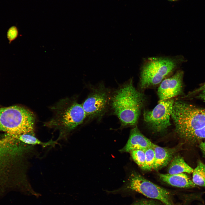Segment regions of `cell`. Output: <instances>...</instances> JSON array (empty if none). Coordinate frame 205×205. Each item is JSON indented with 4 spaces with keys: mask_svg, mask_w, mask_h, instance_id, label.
<instances>
[{
    "mask_svg": "<svg viewBox=\"0 0 205 205\" xmlns=\"http://www.w3.org/2000/svg\"><path fill=\"white\" fill-rule=\"evenodd\" d=\"M25 147L16 137L7 134L0 138V192L11 190L20 178L17 169Z\"/></svg>",
    "mask_w": 205,
    "mask_h": 205,
    "instance_id": "1",
    "label": "cell"
},
{
    "mask_svg": "<svg viewBox=\"0 0 205 205\" xmlns=\"http://www.w3.org/2000/svg\"><path fill=\"white\" fill-rule=\"evenodd\" d=\"M145 97L133 86L132 80L122 85L112 94L110 105L122 126L137 124Z\"/></svg>",
    "mask_w": 205,
    "mask_h": 205,
    "instance_id": "2",
    "label": "cell"
},
{
    "mask_svg": "<svg viewBox=\"0 0 205 205\" xmlns=\"http://www.w3.org/2000/svg\"><path fill=\"white\" fill-rule=\"evenodd\" d=\"M52 109L54 116L45 125L59 130L57 142L66 139L69 133L82 123L87 117L82 104L69 99L60 100Z\"/></svg>",
    "mask_w": 205,
    "mask_h": 205,
    "instance_id": "3",
    "label": "cell"
},
{
    "mask_svg": "<svg viewBox=\"0 0 205 205\" xmlns=\"http://www.w3.org/2000/svg\"><path fill=\"white\" fill-rule=\"evenodd\" d=\"M171 116L176 133L183 139L190 133L205 129V108L177 101L174 103Z\"/></svg>",
    "mask_w": 205,
    "mask_h": 205,
    "instance_id": "4",
    "label": "cell"
},
{
    "mask_svg": "<svg viewBox=\"0 0 205 205\" xmlns=\"http://www.w3.org/2000/svg\"><path fill=\"white\" fill-rule=\"evenodd\" d=\"M184 61L181 56L147 58L141 68L140 87L144 89L159 84Z\"/></svg>",
    "mask_w": 205,
    "mask_h": 205,
    "instance_id": "5",
    "label": "cell"
},
{
    "mask_svg": "<svg viewBox=\"0 0 205 205\" xmlns=\"http://www.w3.org/2000/svg\"><path fill=\"white\" fill-rule=\"evenodd\" d=\"M35 117L32 112L15 105L0 108V131L18 136L34 134Z\"/></svg>",
    "mask_w": 205,
    "mask_h": 205,
    "instance_id": "6",
    "label": "cell"
},
{
    "mask_svg": "<svg viewBox=\"0 0 205 205\" xmlns=\"http://www.w3.org/2000/svg\"><path fill=\"white\" fill-rule=\"evenodd\" d=\"M127 187L147 198L160 201L165 205H175L169 192L138 173L131 174Z\"/></svg>",
    "mask_w": 205,
    "mask_h": 205,
    "instance_id": "7",
    "label": "cell"
},
{
    "mask_svg": "<svg viewBox=\"0 0 205 205\" xmlns=\"http://www.w3.org/2000/svg\"><path fill=\"white\" fill-rule=\"evenodd\" d=\"M111 96L110 90L102 85L93 89L81 104L87 117L102 116L110 105Z\"/></svg>",
    "mask_w": 205,
    "mask_h": 205,
    "instance_id": "8",
    "label": "cell"
},
{
    "mask_svg": "<svg viewBox=\"0 0 205 205\" xmlns=\"http://www.w3.org/2000/svg\"><path fill=\"white\" fill-rule=\"evenodd\" d=\"M174 102L172 99L159 101L153 110L144 111L145 121L154 131L164 132L171 125L170 119Z\"/></svg>",
    "mask_w": 205,
    "mask_h": 205,
    "instance_id": "9",
    "label": "cell"
},
{
    "mask_svg": "<svg viewBox=\"0 0 205 205\" xmlns=\"http://www.w3.org/2000/svg\"><path fill=\"white\" fill-rule=\"evenodd\" d=\"M183 71H177L171 77L163 80L157 91L159 101L166 100L182 93Z\"/></svg>",
    "mask_w": 205,
    "mask_h": 205,
    "instance_id": "10",
    "label": "cell"
},
{
    "mask_svg": "<svg viewBox=\"0 0 205 205\" xmlns=\"http://www.w3.org/2000/svg\"><path fill=\"white\" fill-rule=\"evenodd\" d=\"M153 143L144 136L137 126L130 131L129 138L125 145L120 150L121 152H130L136 149L145 150L152 147Z\"/></svg>",
    "mask_w": 205,
    "mask_h": 205,
    "instance_id": "11",
    "label": "cell"
},
{
    "mask_svg": "<svg viewBox=\"0 0 205 205\" xmlns=\"http://www.w3.org/2000/svg\"><path fill=\"white\" fill-rule=\"evenodd\" d=\"M159 176L162 181L172 186L183 188H192L197 187L192 180L184 173L159 174Z\"/></svg>",
    "mask_w": 205,
    "mask_h": 205,
    "instance_id": "12",
    "label": "cell"
},
{
    "mask_svg": "<svg viewBox=\"0 0 205 205\" xmlns=\"http://www.w3.org/2000/svg\"><path fill=\"white\" fill-rule=\"evenodd\" d=\"M155 154V160L153 169L159 170L166 166L175 153V148L162 147L153 143L152 146Z\"/></svg>",
    "mask_w": 205,
    "mask_h": 205,
    "instance_id": "13",
    "label": "cell"
},
{
    "mask_svg": "<svg viewBox=\"0 0 205 205\" xmlns=\"http://www.w3.org/2000/svg\"><path fill=\"white\" fill-rule=\"evenodd\" d=\"M194 169L185 161L182 157H175L172 161L168 169V174H175L183 173H192Z\"/></svg>",
    "mask_w": 205,
    "mask_h": 205,
    "instance_id": "14",
    "label": "cell"
},
{
    "mask_svg": "<svg viewBox=\"0 0 205 205\" xmlns=\"http://www.w3.org/2000/svg\"><path fill=\"white\" fill-rule=\"evenodd\" d=\"M16 137L20 142L28 145H40L46 147L49 146H54L58 144L56 141H54L52 140L47 142H42L35 136L34 134H23L17 136Z\"/></svg>",
    "mask_w": 205,
    "mask_h": 205,
    "instance_id": "15",
    "label": "cell"
},
{
    "mask_svg": "<svg viewBox=\"0 0 205 205\" xmlns=\"http://www.w3.org/2000/svg\"><path fill=\"white\" fill-rule=\"evenodd\" d=\"M192 173L193 183L197 186L205 187V164L198 161Z\"/></svg>",
    "mask_w": 205,
    "mask_h": 205,
    "instance_id": "16",
    "label": "cell"
},
{
    "mask_svg": "<svg viewBox=\"0 0 205 205\" xmlns=\"http://www.w3.org/2000/svg\"><path fill=\"white\" fill-rule=\"evenodd\" d=\"M132 157L142 169H145V155L144 150L136 149L130 152Z\"/></svg>",
    "mask_w": 205,
    "mask_h": 205,
    "instance_id": "17",
    "label": "cell"
},
{
    "mask_svg": "<svg viewBox=\"0 0 205 205\" xmlns=\"http://www.w3.org/2000/svg\"><path fill=\"white\" fill-rule=\"evenodd\" d=\"M145 155V169L150 170L153 169L155 160V154L152 147L144 150Z\"/></svg>",
    "mask_w": 205,
    "mask_h": 205,
    "instance_id": "18",
    "label": "cell"
},
{
    "mask_svg": "<svg viewBox=\"0 0 205 205\" xmlns=\"http://www.w3.org/2000/svg\"><path fill=\"white\" fill-rule=\"evenodd\" d=\"M18 35V30L17 28L15 26H12L9 28L7 32V37L10 44L15 40Z\"/></svg>",
    "mask_w": 205,
    "mask_h": 205,
    "instance_id": "19",
    "label": "cell"
},
{
    "mask_svg": "<svg viewBox=\"0 0 205 205\" xmlns=\"http://www.w3.org/2000/svg\"><path fill=\"white\" fill-rule=\"evenodd\" d=\"M136 205H159L154 201L150 200H145L141 201L138 202Z\"/></svg>",
    "mask_w": 205,
    "mask_h": 205,
    "instance_id": "20",
    "label": "cell"
},
{
    "mask_svg": "<svg viewBox=\"0 0 205 205\" xmlns=\"http://www.w3.org/2000/svg\"><path fill=\"white\" fill-rule=\"evenodd\" d=\"M205 88V82L203 83L199 87L191 92L188 95V96L195 95Z\"/></svg>",
    "mask_w": 205,
    "mask_h": 205,
    "instance_id": "21",
    "label": "cell"
},
{
    "mask_svg": "<svg viewBox=\"0 0 205 205\" xmlns=\"http://www.w3.org/2000/svg\"><path fill=\"white\" fill-rule=\"evenodd\" d=\"M196 95L197 98L205 102V88Z\"/></svg>",
    "mask_w": 205,
    "mask_h": 205,
    "instance_id": "22",
    "label": "cell"
},
{
    "mask_svg": "<svg viewBox=\"0 0 205 205\" xmlns=\"http://www.w3.org/2000/svg\"><path fill=\"white\" fill-rule=\"evenodd\" d=\"M199 147L205 157V142H201Z\"/></svg>",
    "mask_w": 205,
    "mask_h": 205,
    "instance_id": "23",
    "label": "cell"
},
{
    "mask_svg": "<svg viewBox=\"0 0 205 205\" xmlns=\"http://www.w3.org/2000/svg\"><path fill=\"white\" fill-rule=\"evenodd\" d=\"M169 0V1H177V0Z\"/></svg>",
    "mask_w": 205,
    "mask_h": 205,
    "instance_id": "24",
    "label": "cell"
},
{
    "mask_svg": "<svg viewBox=\"0 0 205 205\" xmlns=\"http://www.w3.org/2000/svg\"><path fill=\"white\" fill-rule=\"evenodd\" d=\"M200 205H205V204H200Z\"/></svg>",
    "mask_w": 205,
    "mask_h": 205,
    "instance_id": "25",
    "label": "cell"
},
{
    "mask_svg": "<svg viewBox=\"0 0 205 205\" xmlns=\"http://www.w3.org/2000/svg\"></svg>",
    "mask_w": 205,
    "mask_h": 205,
    "instance_id": "26",
    "label": "cell"
}]
</instances>
